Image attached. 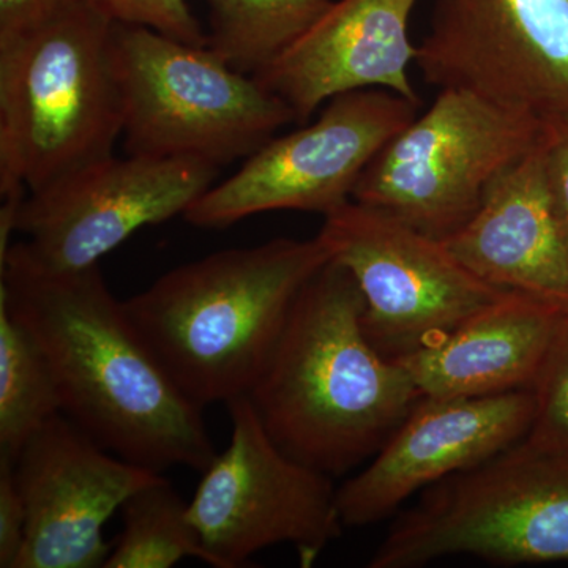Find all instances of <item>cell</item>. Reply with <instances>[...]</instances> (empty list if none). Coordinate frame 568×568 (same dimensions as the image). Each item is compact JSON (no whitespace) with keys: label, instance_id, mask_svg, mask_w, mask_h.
Masks as SVG:
<instances>
[{"label":"cell","instance_id":"cell-22","mask_svg":"<svg viewBox=\"0 0 568 568\" xmlns=\"http://www.w3.org/2000/svg\"><path fill=\"white\" fill-rule=\"evenodd\" d=\"M103 10L114 22L142 26L175 40L207 44L200 21L193 17L186 0H88Z\"/></svg>","mask_w":568,"mask_h":568},{"label":"cell","instance_id":"cell-25","mask_svg":"<svg viewBox=\"0 0 568 568\" xmlns=\"http://www.w3.org/2000/svg\"><path fill=\"white\" fill-rule=\"evenodd\" d=\"M77 0H0V40L39 26Z\"/></svg>","mask_w":568,"mask_h":568},{"label":"cell","instance_id":"cell-23","mask_svg":"<svg viewBox=\"0 0 568 568\" xmlns=\"http://www.w3.org/2000/svg\"><path fill=\"white\" fill-rule=\"evenodd\" d=\"M26 506L13 463L0 457V567L17 568L26 537Z\"/></svg>","mask_w":568,"mask_h":568},{"label":"cell","instance_id":"cell-15","mask_svg":"<svg viewBox=\"0 0 568 568\" xmlns=\"http://www.w3.org/2000/svg\"><path fill=\"white\" fill-rule=\"evenodd\" d=\"M418 0H336L271 65L254 74L305 123L342 93L384 89L420 103L409 78L417 47L409 20Z\"/></svg>","mask_w":568,"mask_h":568},{"label":"cell","instance_id":"cell-24","mask_svg":"<svg viewBox=\"0 0 568 568\" xmlns=\"http://www.w3.org/2000/svg\"><path fill=\"white\" fill-rule=\"evenodd\" d=\"M545 170L568 245V118L545 122Z\"/></svg>","mask_w":568,"mask_h":568},{"label":"cell","instance_id":"cell-7","mask_svg":"<svg viewBox=\"0 0 568 568\" xmlns=\"http://www.w3.org/2000/svg\"><path fill=\"white\" fill-rule=\"evenodd\" d=\"M439 91L425 114L416 115L368 164L353 201L444 241L540 144L545 121L465 89Z\"/></svg>","mask_w":568,"mask_h":568},{"label":"cell","instance_id":"cell-16","mask_svg":"<svg viewBox=\"0 0 568 568\" xmlns=\"http://www.w3.org/2000/svg\"><path fill=\"white\" fill-rule=\"evenodd\" d=\"M443 242L467 271L497 290L568 308V245L549 192L544 138Z\"/></svg>","mask_w":568,"mask_h":568},{"label":"cell","instance_id":"cell-1","mask_svg":"<svg viewBox=\"0 0 568 568\" xmlns=\"http://www.w3.org/2000/svg\"><path fill=\"white\" fill-rule=\"evenodd\" d=\"M0 275V298L50 358L70 420L111 454L145 469H207L216 450L203 407L144 345L99 265L43 271L11 245Z\"/></svg>","mask_w":568,"mask_h":568},{"label":"cell","instance_id":"cell-6","mask_svg":"<svg viewBox=\"0 0 568 568\" xmlns=\"http://www.w3.org/2000/svg\"><path fill=\"white\" fill-rule=\"evenodd\" d=\"M452 556L568 562V458L521 440L437 481L396 518L368 567L417 568Z\"/></svg>","mask_w":568,"mask_h":568},{"label":"cell","instance_id":"cell-11","mask_svg":"<svg viewBox=\"0 0 568 568\" xmlns=\"http://www.w3.org/2000/svg\"><path fill=\"white\" fill-rule=\"evenodd\" d=\"M220 168L179 156L111 155L28 193L14 244L37 267L78 272L145 226L183 215L215 183Z\"/></svg>","mask_w":568,"mask_h":568},{"label":"cell","instance_id":"cell-14","mask_svg":"<svg viewBox=\"0 0 568 568\" xmlns=\"http://www.w3.org/2000/svg\"><path fill=\"white\" fill-rule=\"evenodd\" d=\"M532 388L470 398H424L364 469L336 488L345 528L376 525L409 497L488 462L528 436Z\"/></svg>","mask_w":568,"mask_h":568},{"label":"cell","instance_id":"cell-9","mask_svg":"<svg viewBox=\"0 0 568 568\" xmlns=\"http://www.w3.org/2000/svg\"><path fill=\"white\" fill-rule=\"evenodd\" d=\"M317 237L354 276L369 342L394 361L510 293L467 271L439 239L373 205L351 200L324 216Z\"/></svg>","mask_w":568,"mask_h":568},{"label":"cell","instance_id":"cell-13","mask_svg":"<svg viewBox=\"0 0 568 568\" xmlns=\"http://www.w3.org/2000/svg\"><path fill=\"white\" fill-rule=\"evenodd\" d=\"M11 463L28 517L17 568H104L112 545L103 526L162 476L111 454L65 414L51 418Z\"/></svg>","mask_w":568,"mask_h":568},{"label":"cell","instance_id":"cell-21","mask_svg":"<svg viewBox=\"0 0 568 568\" xmlns=\"http://www.w3.org/2000/svg\"><path fill=\"white\" fill-rule=\"evenodd\" d=\"M532 390L536 416L525 443L541 454L568 458V310Z\"/></svg>","mask_w":568,"mask_h":568},{"label":"cell","instance_id":"cell-8","mask_svg":"<svg viewBox=\"0 0 568 568\" xmlns=\"http://www.w3.org/2000/svg\"><path fill=\"white\" fill-rule=\"evenodd\" d=\"M231 437L189 503V517L213 568H239L256 552L287 544L313 567L342 536L332 477L295 462L276 446L248 396L227 403Z\"/></svg>","mask_w":568,"mask_h":568},{"label":"cell","instance_id":"cell-18","mask_svg":"<svg viewBox=\"0 0 568 568\" xmlns=\"http://www.w3.org/2000/svg\"><path fill=\"white\" fill-rule=\"evenodd\" d=\"M62 398L50 358L28 325L0 298V457L14 462Z\"/></svg>","mask_w":568,"mask_h":568},{"label":"cell","instance_id":"cell-3","mask_svg":"<svg viewBox=\"0 0 568 568\" xmlns=\"http://www.w3.org/2000/svg\"><path fill=\"white\" fill-rule=\"evenodd\" d=\"M331 252L320 237L223 250L160 276L123 301L144 345L204 407L252 390L302 287Z\"/></svg>","mask_w":568,"mask_h":568},{"label":"cell","instance_id":"cell-4","mask_svg":"<svg viewBox=\"0 0 568 568\" xmlns=\"http://www.w3.org/2000/svg\"><path fill=\"white\" fill-rule=\"evenodd\" d=\"M112 28L77 0L0 40V196L39 192L114 155L123 118Z\"/></svg>","mask_w":568,"mask_h":568},{"label":"cell","instance_id":"cell-17","mask_svg":"<svg viewBox=\"0 0 568 568\" xmlns=\"http://www.w3.org/2000/svg\"><path fill=\"white\" fill-rule=\"evenodd\" d=\"M567 310L507 293L443 338L396 361L428 398L534 388Z\"/></svg>","mask_w":568,"mask_h":568},{"label":"cell","instance_id":"cell-10","mask_svg":"<svg viewBox=\"0 0 568 568\" xmlns=\"http://www.w3.org/2000/svg\"><path fill=\"white\" fill-rule=\"evenodd\" d=\"M420 103L384 89L342 93L315 122L272 138L237 173L197 197L183 220L223 230L257 213L328 215L353 200L355 185L377 153L416 119Z\"/></svg>","mask_w":568,"mask_h":568},{"label":"cell","instance_id":"cell-12","mask_svg":"<svg viewBox=\"0 0 568 568\" xmlns=\"http://www.w3.org/2000/svg\"><path fill=\"white\" fill-rule=\"evenodd\" d=\"M416 65L435 88L568 118V0H435Z\"/></svg>","mask_w":568,"mask_h":568},{"label":"cell","instance_id":"cell-20","mask_svg":"<svg viewBox=\"0 0 568 568\" xmlns=\"http://www.w3.org/2000/svg\"><path fill=\"white\" fill-rule=\"evenodd\" d=\"M121 511L123 529L104 568H171L185 558L213 567L189 517V503L163 476L134 491Z\"/></svg>","mask_w":568,"mask_h":568},{"label":"cell","instance_id":"cell-2","mask_svg":"<svg viewBox=\"0 0 568 568\" xmlns=\"http://www.w3.org/2000/svg\"><path fill=\"white\" fill-rule=\"evenodd\" d=\"M354 276L331 261L302 287L250 394L276 446L328 477L369 462L424 395L365 334Z\"/></svg>","mask_w":568,"mask_h":568},{"label":"cell","instance_id":"cell-5","mask_svg":"<svg viewBox=\"0 0 568 568\" xmlns=\"http://www.w3.org/2000/svg\"><path fill=\"white\" fill-rule=\"evenodd\" d=\"M111 58L129 155L197 159L222 168L248 159L282 126L297 122L286 102L207 44L114 22Z\"/></svg>","mask_w":568,"mask_h":568},{"label":"cell","instance_id":"cell-19","mask_svg":"<svg viewBox=\"0 0 568 568\" xmlns=\"http://www.w3.org/2000/svg\"><path fill=\"white\" fill-rule=\"evenodd\" d=\"M334 0H207V47L233 69L260 73L278 59Z\"/></svg>","mask_w":568,"mask_h":568}]
</instances>
